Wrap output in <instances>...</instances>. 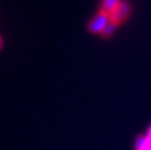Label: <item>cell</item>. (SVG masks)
Wrapping results in <instances>:
<instances>
[{
	"label": "cell",
	"mask_w": 151,
	"mask_h": 150,
	"mask_svg": "<svg viewBox=\"0 0 151 150\" xmlns=\"http://www.w3.org/2000/svg\"><path fill=\"white\" fill-rule=\"evenodd\" d=\"M122 0H99V9L109 15L117 6L120 4Z\"/></svg>",
	"instance_id": "277c9868"
},
{
	"label": "cell",
	"mask_w": 151,
	"mask_h": 150,
	"mask_svg": "<svg viewBox=\"0 0 151 150\" xmlns=\"http://www.w3.org/2000/svg\"><path fill=\"white\" fill-rule=\"evenodd\" d=\"M110 23L109 15L101 10L97 11L86 24V30L92 35H101L104 28Z\"/></svg>",
	"instance_id": "7a4b0ae2"
},
{
	"label": "cell",
	"mask_w": 151,
	"mask_h": 150,
	"mask_svg": "<svg viewBox=\"0 0 151 150\" xmlns=\"http://www.w3.org/2000/svg\"><path fill=\"white\" fill-rule=\"evenodd\" d=\"M133 5L128 0H122L121 3L109 14L110 23L120 27L130 20L133 15Z\"/></svg>",
	"instance_id": "6da1fadb"
},
{
	"label": "cell",
	"mask_w": 151,
	"mask_h": 150,
	"mask_svg": "<svg viewBox=\"0 0 151 150\" xmlns=\"http://www.w3.org/2000/svg\"><path fill=\"white\" fill-rule=\"evenodd\" d=\"M134 150H151V125L145 135H140L136 139Z\"/></svg>",
	"instance_id": "3957f363"
},
{
	"label": "cell",
	"mask_w": 151,
	"mask_h": 150,
	"mask_svg": "<svg viewBox=\"0 0 151 150\" xmlns=\"http://www.w3.org/2000/svg\"><path fill=\"white\" fill-rule=\"evenodd\" d=\"M118 28L119 27H117L115 24H113L112 23H109L107 27L104 28V30L102 31V33L99 35V37H101V39H104V40L111 39V38L115 35V33H116Z\"/></svg>",
	"instance_id": "5b68a950"
},
{
	"label": "cell",
	"mask_w": 151,
	"mask_h": 150,
	"mask_svg": "<svg viewBox=\"0 0 151 150\" xmlns=\"http://www.w3.org/2000/svg\"><path fill=\"white\" fill-rule=\"evenodd\" d=\"M3 48H4V40H3L2 36L0 35V51H2Z\"/></svg>",
	"instance_id": "8992f818"
}]
</instances>
